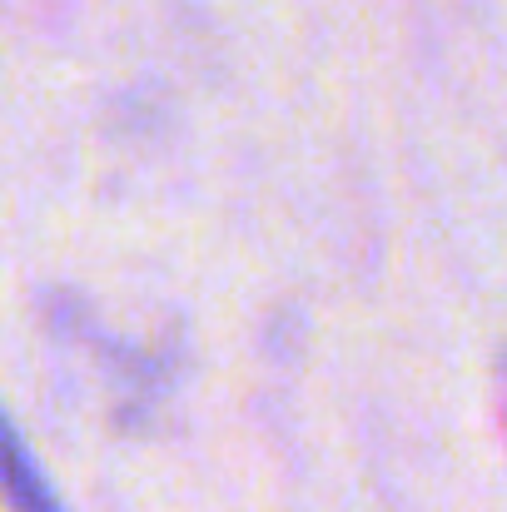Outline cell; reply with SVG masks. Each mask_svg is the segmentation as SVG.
<instances>
[{"label": "cell", "mask_w": 507, "mask_h": 512, "mask_svg": "<svg viewBox=\"0 0 507 512\" xmlns=\"http://www.w3.org/2000/svg\"><path fill=\"white\" fill-rule=\"evenodd\" d=\"M0 493H5L10 512H65L45 468L35 463V453L25 448V438L15 433V423L5 413H0Z\"/></svg>", "instance_id": "cell-1"}]
</instances>
